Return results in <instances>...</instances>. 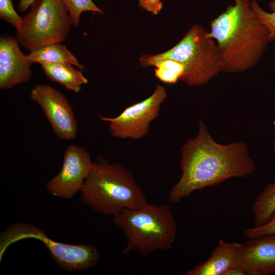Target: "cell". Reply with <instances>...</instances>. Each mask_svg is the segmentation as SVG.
<instances>
[{"instance_id":"obj_1","label":"cell","mask_w":275,"mask_h":275,"mask_svg":"<svg viewBox=\"0 0 275 275\" xmlns=\"http://www.w3.org/2000/svg\"><path fill=\"white\" fill-rule=\"evenodd\" d=\"M180 167V178L169 194V200L172 203L229 178L248 176L255 170L244 143L218 144L202 121L199 122L196 137L188 140L181 147Z\"/></svg>"},{"instance_id":"obj_2","label":"cell","mask_w":275,"mask_h":275,"mask_svg":"<svg viewBox=\"0 0 275 275\" xmlns=\"http://www.w3.org/2000/svg\"><path fill=\"white\" fill-rule=\"evenodd\" d=\"M234 1V5L211 21L208 32L216 43L226 73L242 72L256 65L272 42L269 31L252 11L251 0Z\"/></svg>"},{"instance_id":"obj_3","label":"cell","mask_w":275,"mask_h":275,"mask_svg":"<svg viewBox=\"0 0 275 275\" xmlns=\"http://www.w3.org/2000/svg\"><path fill=\"white\" fill-rule=\"evenodd\" d=\"M80 192L85 205L105 216H113L148 203L132 172L120 164L109 163L101 155L93 161Z\"/></svg>"},{"instance_id":"obj_4","label":"cell","mask_w":275,"mask_h":275,"mask_svg":"<svg viewBox=\"0 0 275 275\" xmlns=\"http://www.w3.org/2000/svg\"><path fill=\"white\" fill-rule=\"evenodd\" d=\"M113 222L126 239L124 255L136 252L146 257L156 251L169 250L177 234L176 219L167 204L148 203L136 209H125L113 216Z\"/></svg>"},{"instance_id":"obj_5","label":"cell","mask_w":275,"mask_h":275,"mask_svg":"<svg viewBox=\"0 0 275 275\" xmlns=\"http://www.w3.org/2000/svg\"><path fill=\"white\" fill-rule=\"evenodd\" d=\"M153 56L158 59H172L182 64L185 70L180 80L190 86L204 85L223 72L215 41L198 24L193 25L172 48Z\"/></svg>"},{"instance_id":"obj_6","label":"cell","mask_w":275,"mask_h":275,"mask_svg":"<svg viewBox=\"0 0 275 275\" xmlns=\"http://www.w3.org/2000/svg\"><path fill=\"white\" fill-rule=\"evenodd\" d=\"M25 239H34L42 242L56 265L70 272L92 268L97 264L99 259L98 250L92 245L57 242L33 224L17 223L9 226L0 234V261L11 244Z\"/></svg>"},{"instance_id":"obj_7","label":"cell","mask_w":275,"mask_h":275,"mask_svg":"<svg viewBox=\"0 0 275 275\" xmlns=\"http://www.w3.org/2000/svg\"><path fill=\"white\" fill-rule=\"evenodd\" d=\"M72 22L60 0H36L16 31V39L30 52L48 44L61 43L68 36Z\"/></svg>"},{"instance_id":"obj_8","label":"cell","mask_w":275,"mask_h":275,"mask_svg":"<svg viewBox=\"0 0 275 275\" xmlns=\"http://www.w3.org/2000/svg\"><path fill=\"white\" fill-rule=\"evenodd\" d=\"M167 96L166 88L157 85L150 96L126 107L119 115L113 118L100 117L102 121L109 122L108 130L112 136L139 140L148 134L150 124L157 118Z\"/></svg>"},{"instance_id":"obj_9","label":"cell","mask_w":275,"mask_h":275,"mask_svg":"<svg viewBox=\"0 0 275 275\" xmlns=\"http://www.w3.org/2000/svg\"><path fill=\"white\" fill-rule=\"evenodd\" d=\"M88 151L71 144L65 150L60 172L46 183L48 193L53 197L70 199L80 191L93 166Z\"/></svg>"},{"instance_id":"obj_10","label":"cell","mask_w":275,"mask_h":275,"mask_svg":"<svg viewBox=\"0 0 275 275\" xmlns=\"http://www.w3.org/2000/svg\"><path fill=\"white\" fill-rule=\"evenodd\" d=\"M30 98L41 107L59 138L71 141L76 138L77 122L71 106L61 92L49 85L40 84L32 89Z\"/></svg>"},{"instance_id":"obj_11","label":"cell","mask_w":275,"mask_h":275,"mask_svg":"<svg viewBox=\"0 0 275 275\" xmlns=\"http://www.w3.org/2000/svg\"><path fill=\"white\" fill-rule=\"evenodd\" d=\"M16 38L7 34L0 37V89H9L28 81L33 64L21 50Z\"/></svg>"},{"instance_id":"obj_12","label":"cell","mask_w":275,"mask_h":275,"mask_svg":"<svg viewBox=\"0 0 275 275\" xmlns=\"http://www.w3.org/2000/svg\"><path fill=\"white\" fill-rule=\"evenodd\" d=\"M235 266L246 275L275 273V234L250 238L242 245Z\"/></svg>"},{"instance_id":"obj_13","label":"cell","mask_w":275,"mask_h":275,"mask_svg":"<svg viewBox=\"0 0 275 275\" xmlns=\"http://www.w3.org/2000/svg\"><path fill=\"white\" fill-rule=\"evenodd\" d=\"M242 244L227 243L222 240L212 252L209 258L187 271L185 275H224L235 266Z\"/></svg>"},{"instance_id":"obj_14","label":"cell","mask_w":275,"mask_h":275,"mask_svg":"<svg viewBox=\"0 0 275 275\" xmlns=\"http://www.w3.org/2000/svg\"><path fill=\"white\" fill-rule=\"evenodd\" d=\"M41 67L46 76L66 90L78 93L82 85L88 82L81 70L69 63L42 64Z\"/></svg>"},{"instance_id":"obj_15","label":"cell","mask_w":275,"mask_h":275,"mask_svg":"<svg viewBox=\"0 0 275 275\" xmlns=\"http://www.w3.org/2000/svg\"><path fill=\"white\" fill-rule=\"evenodd\" d=\"M33 63L57 64L69 63L81 70L85 67L77 58L61 43H51L42 45L30 52L27 55Z\"/></svg>"},{"instance_id":"obj_16","label":"cell","mask_w":275,"mask_h":275,"mask_svg":"<svg viewBox=\"0 0 275 275\" xmlns=\"http://www.w3.org/2000/svg\"><path fill=\"white\" fill-rule=\"evenodd\" d=\"M142 67L155 66V75L160 80L168 84H175L184 73V67L179 62L170 58L158 59L153 55L143 54L139 58Z\"/></svg>"},{"instance_id":"obj_17","label":"cell","mask_w":275,"mask_h":275,"mask_svg":"<svg viewBox=\"0 0 275 275\" xmlns=\"http://www.w3.org/2000/svg\"><path fill=\"white\" fill-rule=\"evenodd\" d=\"M255 227L266 224L275 212V182L267 185L258 195L252 206Z\"/></svg>"},{"instance_id":"obj_18","label":"cell","mask_w":275,"mask_h":275,"mask_svg":"<svg viewBox=\"0 0 275 275\" xmlns=\"http://www.w3.org/2000/svg\"><path fill=\"white\" fill-rule=\"evenodd\" d=\"M67 8L71 17L72 25L78 27L80 17L83 12L91 11L104 14V12L98 7L92 0H60Z\"/></svg>"},{"instance_id":"obj_19","label":"cell","mask_w":275,"mask_h":275,"mask_svg":"<svg viewBox=\"0 0 275 275\" xmlns=\"http://www.w3.org/2000/svg\"><path fill=\"white\" fill-rule=\"evenodd\" d=\"M250 6L256 16L269 31V37L273 41L275 40V0L271 1L268 4V8L272 11L270 13L263 10L257 0H251Z\"/></svg>"},{"instance_id":"obj_20","label":"cell","mask_w":275,"mask_h":275,"mask_svg":"<svg viewBox=\"0 0 275 275\" xmlns=\"http://www.w3.org/2000/svg\"><path fill=\"white\" fill-rule=\"evenodd\" d=\"M0 18L9 23L16 31L22 20V17L15 11L12 0H0Z\"/></svg>"},{"instance_id":"obj_21","label":"cell","mask_w":275,"mask_h":275,"mask_svg":"<svg viewBox=\"0 0 275 275\" xmlns=\"http://www.w3.org/2000/svg\"><path fill=\"white\" fill-rule=\"evenodd\" d=\"M271 234H275V212L266 224L253 228H249L243 233L245 237L250 239Z\"/></svg>"},{"instance_id":"obj_22","label":"cell","mask_w":275,"mask_h":275,"mask_svg":"<svg viewBox=\"0 0 275 275\" xmlns=\"http://www.w3.org/2000/svg\"><path fill=\"white\" fill-rule=\"evenodd\" d=\"M139 6L153 15H157L162 8L163 4L161 0H139Z\"/></svg>"},{"instance_id":"obj_23","label":"cell","mask_w":275,"mask_h":275,"mask_svg":"<svg viewBox=\"0 0 275 275\" xmlns=\"http://www.w3.org/2000/svg\"><path fill=\"white\" fill-rule=\"evenodd\" d=\"M36 0H19V3L17 6L18 10L21 12H24Z\"/></svg>"},{"instance_id":"obj_24","label":"cell","mask_w":275,"mask_h":275,"mask_svg":"<svg viewBox=\"0 0 275 275\" xmlns=\"http://www.w3.org/2000/svg\"><path fill=\"white\" fill-rule=\"evenodd\" d=\"M224 275H246V274L242 269L234 266L226 271Z\"/></svg>"},{"instance_id":"obj_25","label":"cell","mask_w":275,"mask_h":275,"mask_svg":"<svg viewBox=\"0 0 275 275\" xmlns=\"http://www.w3.org/2000/svg\"><path fill=\"white\" fill-rule=\"evenodd\" d=\"M273 125H274V133H275V120L273 122ZM274 149L275 151V140H274Z\"/></svg>"},{"instance_id":"obj_26","label":"cell","mask_w":275,"mask_h":275,"mask_svg":"<svg viewBox=\"0 0 275 275\" xmlns=\"http://www.w3.org/2000/svg\"><path fill=\"white\" fill-rule=\"evenodd\" d=\"M99 1H100V0H99Z\"/></svg>"}]
</instances>
